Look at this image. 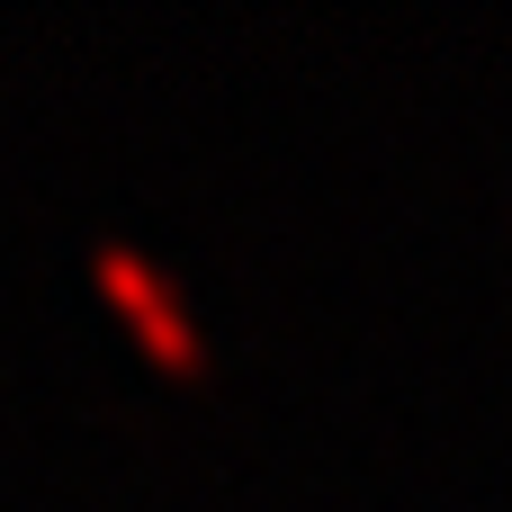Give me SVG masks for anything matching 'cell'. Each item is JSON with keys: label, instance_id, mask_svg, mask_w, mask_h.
<instances>
[{"label": "cell", "instance_id": "cell-1", "mask_svg": "<svg viewBox=\"0 0 512 512\" xmlns=\"http://www.w3.org/2000/svg\"><path fill=\"white\" fill-rule=\"evenodd\" d=\"M90 270H99V288H108V297H117V306L153 333V351H162L171 369H198V360H207V342H198L189 306L171 297V279H162L153 261H135L126 243H99V252H90Z\"/></svg>", "mask_w": 512, "mask_h": 512}]
</instances>
